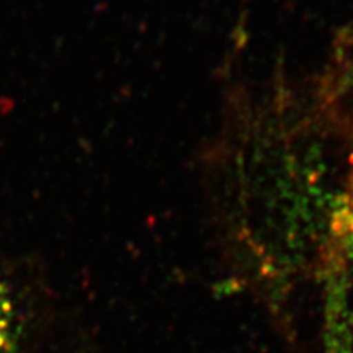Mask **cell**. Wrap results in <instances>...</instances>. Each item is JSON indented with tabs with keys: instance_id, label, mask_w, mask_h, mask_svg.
Listing matches in <instances>:
<instances>
[{
	"instance_id": "obj_4",
	"label": "cell",
	"mask_w": 353,
	"mask_h": 353,
	"mask_svg": "<svg viewBox=\"0 0 353 353\" xmlns=\"http://www.w3.org/2000/svg\"><path fill=\"white\" fill-rule=\"evenodd\" d=\"M346 236H347V246H349V253L353 258V228L346 231Z\"/></svg>"
},
{
	"instance_id": "obj_2",
	"label": "cell",
	"mask_w": 353,
	"mask_h": 353,
	"mask_svg": "<svg viewBox=\"0 0 353 353\" xmlns=\"http://www.w3.org/2000/svg\"><path fill=\"white\" fill-rule=\"evenodd\" d=\"M17 315L5 281L0 277V353H15Z\"/></svg>"
},
{
	"instance_id": "obj_1",
	"label": "cell",
	"mask_w": 353,
	"mask_h": 353,
	"mask_svg": "<svg viewBox=\"0 0 353 353\" xmlns=\"http://www.w3.org/2000/svg\"><path fill=\"white\" fill-rule=\"evenodd\" d=\"M321 353H353V299L346 259L331 253L324 270Z\"/></svg>"
},
{
	"instance_id": "obj_3",
	"label": "cell",
	"mask_w": 353,
	"mask_h": 353,
	"mask_svg": "<svg viewBox=\"0 0 353 353\" xmlns=\"http://www.w3.org/2000/svg\"><path fill=\"white\" fill-rule=\"evenodd\" d=\"M341 221H343L346 231L353 228V189L350 190L347 199L345 201L343 212H341Z\"/></svg>"
}]
</instances>
